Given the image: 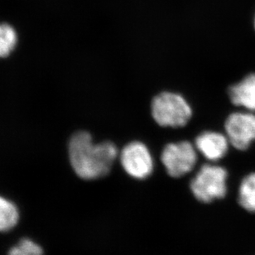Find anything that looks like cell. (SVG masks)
Wrapping results in <instances>:
<instances>
[{
	"mask_svg": "<svg viewBox=\"0 0 255 255\" xmlns=\"http://www.w3.org/2000/svg\"><path fill=\"white\" fill-rule=\"evenodd\" d=\"M227 176V171L224 167L204 165L191 182L194 196L203 202L222 198L226 194Z\"/></svg>",
	"mask_w": 255,
	"mask_h": 255,
	"instance_id": "3",
	"label": "cell"
},
{
	"mask_svg": "<svg viewBox=\"0 0 255 255\" xmlns=\"http://www.w3.org/2000/svg\"><path fill=\"white\" fill-rule=\"evenodd\" d=\"M254 26H255V20H254Z\"/></svg>",
	"mask_w": 255,
	"mask_h": 255,
	"instance_id": "13",
	"label": "cell"
},
{
	"mask_svg": "<svg viewBox=\"0 0 255 255\" xmlns=\"http://www.w3.org/2000/svg\"><path fill=\"white\" fill-rule=\"evenodd\" d=\"M229 97L233 105L255 112V73L247 75L229 88Z\"/></svg>",
	"mask_w": 255,
	"mask_h": 255,
	"instance_id": "8",
	"label": "cell"
},
{
	"mask_svg": "<svg viewBox=\"0 0 255 255\" xmlns=\"http://www.w3.org/2000/svg\"><path fill=\"white\" fill-rule=\"evenodd\" d=\"M195 144L206 158L211 161H217L226 156L231 143L226 135L206 131L196 137Z\"/></svg>",
	"mask_w": 255,
	"mask_h": 255,
	"instance_id": "7",
	"label": "cell"
},
{
	"mask_svg": "<svg viewBox=\"0 0 255 255\" xmlns=\"http://www.w3.org/2000/svg\"><path fill=\"white\" fill-rule=\"evenodd\" d=\"M7 255H43V250L30 239H22L17 246L11 248Z\"/></svg>",
	"mask_w": 255,
	"mask_h": 255,
	"instance_id": "12",
	"label": "cell"
},
{
	"mask_svg": "<svg viewBox=\"0 0 255 255\" xmlns=\"http://www.w3.org/2000/svg\"><path fill=\"white\" fill-rule=\"evenodd\" d=\"M239 201L247 211L255 212V172L246 176L241 182Z\"/></svg>",
	"mask_w": 255,
	"mask_h": 255,
	"instance_id": "10",
	"label": "cell"
},
{
	"mask_svg": "<svg viewBox=\"0 0 255 255\" xmlns=\"http://www.w3.org/2000/svg\"><path fill=\"white\" fill-rule=\"evenodd\" d=\"M17 43V32L11 25L0 23V58L9 56Z\"/></svg>",
	"mask_w": 255,
	"mask_h": 255,
	"instance_id": "11",
	"label": "cell"
},
{
	"mask_svg": "<svg viewBox=\"0 0 255 255\" xmlns=\"http://www.w3.org/2000/svg\"><path fill=\"white\" fill-rule=\"evenodd\" d=\"M151 111L155 122L162 127H183L192 116L189 104L181 95L172 92H162L155 96Z\"/></svg>",
	"mask_w": 255,
	"mask_h": 255,
	"instance_id": "2",
	"label": "cell"
},
{
	"mask_svg": "<svg viewBox=\"0 0 255 255\" xmlns=\"http://www.w3.org/2000/svg\"><path fill=\"white\" fill-rule=\"evenodd\" d=\"M161 160L170 176L179 177L193 169L197 154L193 145L188 141L172 142L165 146Z\"/></svg>",
	"mask_w": 255,
	"mask_h": 255,
	"instance_id": "4",
	"label": "cell"
},
{
	"mask_svg": "<svg viewBox=\"0 0 255 255\" xmlns=\"http://www.w3.org/2000/svg\"><path fill=\"white\" fill-rule=\"evenodd\" d=\"M69 157L78 177L94 180L108 174L118 156L116 144L110 141L94 143L91 133L79 131L70 138Z\"/></svg>",
	"mask_w": 255,
	"mask_h": 255,
	"instance_id": "1",
	"label": "cell"
},
{
	"mask_svg": "<svg viewBox=\"0 0 255 255\" xmlns=\"http://www.w3.org/2000/svg\"><path fill=\"white\" fill-rule=\"evenodd\" d=\"M229 142L236 149L245 151L255 141V112H236L228 116L225 123Z\"/></svg>",
	"mask_w": 255,
	"mask_h": 255,
	"instance_id": "5",
	"label": "cell"
},
{
	"mask_svg": "<svg viewBox=\"0 0 255 255\" xmlns=\"http://www.w3.org/2000/svg\"><path fill=\"white\" fill-rule=\"evenodd\" d=\"M19 212L12 201L0 196V232H7L17 226Z\"/></svg>",
	"mask_w": 255,
	"mask_h": 255,
	"instance_id": "9",
	"label": "cell"
},
{
	"mask_svg": "<svg viewBox=\"0 0 255 255\" xmlns=\"http://www.w3.org/2000/svg\"><path fill=\"white\" fill-rule=\"evenodd\" d=\"M121 162L128 174L137 179L148 177L153 169L149 150L138 141L129 142L124 147L121 153Z\"/></svg>",
	"mask_w": 255,
	"mask_h": 255,
	"instance_id": "6",
	"label": "cell"
}]
</instances>
